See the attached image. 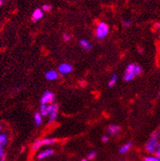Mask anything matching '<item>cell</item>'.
<instances>
[{
    "label": "cell",
    "instance_id": "30",
    "mask_svg": "<svg viewBox=\"0 0 160 161\" xmlns=\"http://www.w3.org/2000/svg\"><path fill=\"white\" fill-rule=\"evenodd\" d=\"M158 97H159V98L160 97V91H159V95H158Z\"/></svg>",
    "mask_w": 160,
    "mask_h": 161
},
{
    "label": "cell",
    "instance_id": "7",
    "mask_svg": "<svg viewBox=\"0 0 160 161\" xmlns=\"http://www.w3.org/2000/svg\"><path fill=\"white\" fill-rule=\"evenodd\" d=\"M73 68L71 64H62L59 66V72L62 75H67L70 74L72 72Z\"/></svg>",
    "mask_w": 160,
    "mask_h": 161
},
{
    "label": "cell",
    "instance_id": "24",
    "mask_svg": "<svg viewBox=\"0 0 160 161\" xmlns=\"http://www.w3.org/2000/svg\"><path fill=\"white\" fill-rule=\"evenodd\" d=\"M108 140H109V137L107 136H103L102 137V141L103 142V143H106V142H108Z\"/></svg>",
    "mask_w": 160,
    "mask_h": 161
},
{
    "label": "cell",
    "instance_id": "25",
    "mask_svg": "<svg viewBox=\"0 0 160 161\" xmlns=\"http://www.w3.org/2000/svg\"><path fill=\"white\" fill-rule=\"evenodd\" d=\"M155 153H156V156L158 157V158L160 160V146L159 148L157 149V151L155 152Z\"/></svg>",
    "mask_w": 160,
    "mask_h": 161
},
{
    "label": "cell",
    "instance_id": "20",
    "mask_svg": "<svg viewBox=\"0 0 160 161\" xmlns=\"http://www.w3.org/2000/svg\"><path fill=\"white\" fill-rule=\"evenodd\" d=\"M96 156H97V153H96V152H91L89 153L87 157H88L89 160H92V159H94V158H95Z\"/></svg>",
    "mask_w": 160,
    "mask_h": 161
},
{
    "label": "cell",
    "instance_id": "26",
    "mask_svg": "<svg viewBox=\"0 0 160 161\" xmlns=\"http://www.w3.org/2000/svg\"><path fill=\"white\" fill-rule=\"evenodd\" d=\"M19 90V88H15V89L13 91V93H15V92H17Z\"/></svg>",
    "mask_w": 160,
    "mask_h": 161
},
{
    "label": "cell",
    "instance_id": "29",
    "mask_svg": "<svg viewBox=\"0 0 160 161\" xmlns=\"http://www.w3.org/2000/svg\"><path fill=\"white\" fill-rule=\"evenodd\" d=\"M81 161H88V160H87V159H83V160H81Z\"/></svg>",
    "mask_w": 160,
    "mask_h": 161
},
{
    "label": "cell",
    "instance_id": "10",
    "mask_svg": "<svg viewBox=\"0 0 160 161\" xmlns=\"http://www.w3.org/2000/svg\"><path fill=\"white\" fill-rule=\"evenodd\" d=\"M58 77H59V73L54 70H50L46 72L45 74V78L47 80H55L58 79Z\"/></svg>",
    "mask_w": 160,
    "mask_h": 161
},
{
    "label": "cell",
    "instance_id": "3",
    "mask_svg": "<svg viewBox=\"0 0 160 161\" xmlns=\"http://www.w3.org/2000/svg\"><path fill=\"white\" fill-rule=\"evenodd\" d=\"M108 33H109V27H108L107 24L104 22L99 23L98 24L96 30H95L96 37L99 40H102L103 38H105L107 36Z\"/></svg>",
    "mask_w": 160,
    "mask_h": 161
},
{
    "label": "cell",
    "instance_id": "27",
    "mask_svg": "<svg viewBox=\"0 0 160 161\" xmlns=\"http://www.w3.org/2000/svg\"><path fill=\"white\" fill-rule=\"evenodd\" d=\"M3 0H0V7L3 5Z\"/></svg>",
    "mask_w": 160,
    "mask_h": 161
},
{
    "label": "cell",
    "instance_id": "28",
    "mask_svg": "<svg viewBox=\"0 0 160 161\" xmlns=\"http://www.w3.org/2000/svg\"><path fill=\"white\" fill-rule=\"evenodd\" d=\"M2 129H3V127H2V125H0V132L2 131Z\"/></svg>",
    "mask_w": 160,
    "mask_h": 161
},
{
    "label": "cell",
    "instance_id": "4",
    "mask_svg": "<svg viewBox=\"0 0 160 161\" xmlns=\"http://www.w3.org/2000/svg\"><path fill=\"white\" fill-rule=\"evenodd\" d=\"M57 143V140L55 138H46L42 140H38L34 142L32 145L33 151H37L38 148H40L42 146L44 145H52V144Z\"/></svg>",
    "mask_w": 160,
    "mask_h": 161
},
{
    "label": "cell",
    "instance_id": "15",
    "mask_svg": "<svg viewBox=\"0 0 160 161\" xmlns=\"http://www.w3.org/2000/svg\"><path fill=\"white\" fill-rule=\"evenodd\" d=\"M131 147H132V143L131 142H127L126 144H123L122 147L119 148L118 152H119L120 154H125L131 149Z\"/></svg>",
    "mask_w": 160,
    "mask_h": 161
},
{
    "label": "cell",
    "instance_id": "9",
    "mask_svg": "<svg viewBox=\"0 0 160 161\" xmlns=\"http://www.w3.org/2000/svg\"><path fill=\"white\" fill-rule=\"evenodd\" d=\"M53 155H54V151L52 149H46V150H44V151L38 153V160H44V159L51 156Z\"/></svg>",
    "mask_w": 160,
    "mask_h": 161
},
{
    "label": "cell",
    "instance_id": "8",
    "mask_svg": "<svg viewBox=\"0 0 160 161\" xmlns=\"http://www.w3.org/2000/svg\"><path fill=\"white\" fill-rule=\"evenodd\" d=\"M32 20L34 22H38L43 17V11L42 9L37 8L34 11V12L32 13Z\"/></svg>",
    "mask_w": 160,
    "mask_h": 161
},
{
    "label": "cell",
    "instance_id": "14",
    "mask_svg": "<svg viewBox=\"0 0 160 161\" xmlns=\"http://www.w3.org/2000/svg\"><path fill=\"white\" fill-rule=\"evenodd\" d=\"M7 136L5 133L0 134V152L3 151L5 145L7 143Z\"/></svg>",
    "mask_w": 160,
    "mask_h": 161
},
{
    "label": "cell",
    "instance_id": "17",
    "mask_svg": "<svg viewBox=\"0 0 160 161\" xmlns=\"http://www.w3.org/2000/svg\"><path fill=\"white\" fill-rule=\"evenodd\" d=\"M117 80H118L117 76H116L115 74L113 75V76H111V78L110 79L109 82H108V87H113L114 85H115V83H116Z\"/></svg>",
    "mask_w": 160,
    "mask_h": 161
},
{
    "label": "cell",
    "instance_id": "1",
    "mask_svg": "<svg viewBox=\"0 0 160 161\" xmlns=\"http://www.w3.org/2000/svg\"><path fill=\"white\" fill-rule=\"evenodd\" d=\"M142 72H143V69L139 65H136L134 64H129L124 72L123 80L126 82L133 80L135 76L141 75Z\"/></svg>",
    "mask_w": 160,
    "mask_h": 161
},
{
    "label": "cell",
    "instance_id": "2",
    "mask_svg": "<svg viewBox=\"0 0 160 161\" xmlns=\"http://www.w3.org/2000/svg\"><path fill=\"white\" fill-rule=\"evenodd\" d=\"M159 133L155 131L151 136V138L146 144V150L149 153H155L157 149L159 148L160 144L159 142Z\"/></svg>",
    "mask_w": 160,
    "mask_h": 161
},
{
    "label": "cell",
    "instance_id": "22",
    "mask_svg": "<svg viewBox=\"0 0 160 161\" xmlns=\"http://www.w3.org/2000/svg\"><path fill=\"white\" fill-rule=\"evenodd\" d=\"M131 25V22L130 20H124L123 21V26L126 27H128Z\"/></svg>",
    "mask_w": 160,
    "mask_h": 161
},
{
    "label": "cell",
    "instance_id": "6",
    "mask_svg": "<svg viewBox=\"0 0 160 161\" xmlns=\"http://www.w3.org/2000/svg\"><path fill=\"white\" fill-rule=\"evenodd\" d=\"M59 113V105L57 103H51V111L49 114V119H48V123H51L55 122V119L58 116Z\"/></svg>",
    "mask_w": 160,
    "mask_h": 161
},
{
    "label": "cell",
    "instance_id": "13",
    "mask_svg": "<svg viewBox=\"0 0 160 161\" xmlns=\"http://www.w3.org/2000/svg\"><path fill=\"white\" fill-rule=\"evenodd\" d=\"M107 131L109 132L110 135H112V136L117 135L118 132L120 131V127L118 125H116V124L110 125L107 128Z\"/></svg>",
    "mask_w": 160,
    "mask_h": 161
},
{
    "label": "cell",
    "instance_id": "16",
    "mask_svg": "<svg viewBox=\"0 0 160 161\" xmlns=\"http://www.w3.org/2000/svg\"><path fill=\"white\" fill-rule=\"evenodd\" d=\"M42 116L40 115V113H35L34 115V122L36 126H40L42 123Z\"/></svg>",
    "mask_w": 160,
    "mask_h": 161
},
{
    "label": "cell",
    "instance_id": "31",
    "mask_svg": "<svg viewBox=\"0 0 160 161\" xmlns=\"http://www.w3.org/2000/svg\"><path fill=\"white\" fill-rule=\"evenodd\" d=\"M159 132H160V127H159Z\"/></svg>",
    "mask_w": 160,
    "mask_h": 161
},
{
    "label": "cell",
    "instance_id": "19",
    "mask_svg": "<svg viewBox=\"0 0 160 161\" xmlns=\"http://www.w3.org/2000/svg\"><path fill=\"white\" fill-rule=\"evenodd\" d=\"M51 8H52V7L49 4H44L42 7V10L43 11H51Z\"/></svg>",
    "mask_w": 160,
    "mask_h": 161
},
{
    "label": "cell",
    "instance_id": "21",
    "mask_svg": "<svg viewBox=\"0 0 160 161\" xmlns=\"http://www.w3.org/2000/svg\"><path fill=\"white\" fill-rule=\"evenodd\" d=\"M71 35H70V34H63V39L64 40V41H66V42H68V41H70V40H71Z\"/></svg>",
    "mask_w": 160,
    "mask_h": 161
},
{
    "label": "cell",
    "instance_id": "18",
    "mask_svg": "<svg viewBox=\"0 0 160 161\" xmlns=\"http://www.w3.org/2000/svg\"><path fill=\"white\" fill-rule=\"evenodd\" d=\"M144 161H160V160L156 156H150L145 157Z\"/></svg>",
    "mask_w": 160,
    "mask_h": 161
},
{
    "label": "cell",
    "instance_id": "11",
    "mask_svg": "<svg viewBox=\"0 0 160 161\" xmlns=\"http://www.w3.org/2000/svg\"><path fill=\"white\" fill-rule=\"evenodd\" d=\"M51 111V104H41L40 107V115L42 116H47Z\"/></svg>",
    "mask_w": 160,
    "mask_h": 161
},
{
    "label": "cell",
    "instance_id": "12",
    "mask_svg": "<svg viewBox=\"0 0 160 161\" xmlns=\"http://www.w3.org/2000/svg\"><path fill=\"white\" fill-rule=\"evenodd\" d=\"M79 45L85 51H90L93 47L92 44L87 39H81L79 41Z\"/></svg>",
    "mask_w": 160,
    "mask_h": 161
},
{
    "label": "cell",
    "instance_id": "23",
    "mask_svg": "<svg viewBox=\"0 0 160 161\" xmlns=\"http://www.w3.org/2000/svg\"><path fill=\"white\" fill-rule=\"evenodd\" d=\"M0 161H5L4 152H0Z\"/></svg>",
    "mask_w": 160,
    "mask_h": 161
},
{
    "label": "cell",
    "instance_id": "5",
    "mask_svg": "<svg viewBox=\"0 0 160 161\" xmlns=\"http://www.w3.org/2000/svg\"><path fill=\"white\" fill-rule=\"evenodd\" d=\"M55 99V94L50 91H46L42 94L40 103H41V104H51L54 102Z\"/></svg>",
    "mask_w": 160,
    "mask_h": 161
}]
</instances>
